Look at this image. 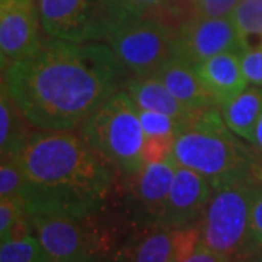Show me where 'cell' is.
<instances>
[{
    "label": "cell",
    "instance_id": "31",
    "mask_svg": "<svg viewBox=\"0 0 262 262\" xmlns=\"http://www.w3.org/2000/svg\"><path fill=\"white\" fill-rule=\"evenodd\" d=\"M252 144L262 153V117L259 122H258V125H256V128H255V136H253Z\"/></svg>",
    "mask_w": 262,
    "mask_h": 262
},
{
    "label": "cell",
    "instance_id": "4",
    "mask_svg": "<svg viewBox=\"0 0 262 262\" xmlns=\"http://www.w3.org/2000/svg\"><path fill=\"white\" fill-rule=\"evenodd\" d=\"M82 139L105 165L130 177L144 166V131L139 106L118 91L83 124Z\"/></svg>",
    "mask_w": 262,
    "mask_h": 262
},
{
    "label": "cell",
    "instance_id": "15",
    "mask_svg": "<svg viewBox=\"0 0 262 262\" xmlns=\"http://www.w3.org/2000/svg\"><path fill=\"white\" fill-rule=\"evenodd\" d=\"M195 70L207 91L219 103H223L248 88L239 53L217 54L196 64Z\"/></svg>",
    "mask_w": 262,
    "mask_h": 262
},
{
    "label": "cell",
    "instance_id": "3",
    "mask_svg": "<svg viewBox=\"0 0 262 262\" xmlns=\"http://www.w3.org/2000/svg\"><path fill=\"white\" fill-rule=\"evenodd\" d=\"M233 134L220 110H204L177 136L172 158L181 166L203 175L217 189L255 169L251 150Z\"/></svg>",
    "mask_w": 262,
    "mask_h": 262
},
{
    "label": "cell",
    "instance_id": "26",
    "mask_svg": "<svg viewBox=\"0 0 262 262\" xmlns=\"http://www.w3.org/2000/svg\"><path fill=\"white\" fill-rule=\"evenodd\" d=\"M173 136H147L143 144V162L147 163H159L172 158L173 155Z\"/></svg>",
    "mask_w": 262,
    "mask_h": 262
},
{
    "label": "cell",
    "instance_id": "14",
    "mask_svg": "<svg viewBox=\"0 0 262 262\" xmlns=\"http://www.w3.org/2000/svg\"><path fill=\"white\" fill-rule=\"evenodd\" d=\"M169 89L179 102L192 110H211L220 108L213 95L207 91L200 76L196 75L195 66L189 64L177 57L170 58L162 66L155 75Z\"/></svg>",
    "mask_w": 262,
    "mask_h": 262
},
{
    "label": "cell",
    "instance_id": "19",
    "mask_svg": "<svg viewBox=\"0 0 262 262\" xmlns=\"http://www.w3.org/2000/svg\"><path fill=\"white\" fill-rule=\"evenodd\" d=\"M0 262H47L37 236L29 233L0 245Z\"/></svg>",
    "mask_w": 262,
    "mask_h": 262
},
{
    "label": "cell",
    "instance_id": "11",
    "mask_svg": "<svg viewBox=\"0 0 262 262\" xmlns=\"http://www.w3.org/2000/svg\"><path fill=\"white\" fill-rule=\"evenodd\" d=\"M47 262H88L91 255L82 220L63 214L29 215Z\"/></svg>",
    "mask_w": 262,
    "mask_h": 262
},
{
    "label": "cell",
    "instance_id": "2",
    "mask_svg": "<svg viewBox=\"0 0 262 262\" xmlns=\"http://www.w3.org/2000/svg\"><path fill=\"white\" fill-rule=\"evenodd\" d=\"M27 214H63L84 220L102 210L113 170L82 137L67 131L32 134L19 155Z\"/></svg>",
    "mask_w": 262,
    "mask_h": 262
},
{
    "label": "cell",
    "instance_id": "9",
    "mask_svg": "<svg viewBox=\"0 0 262 262\" xmlns=\"http://www.w3.org/2000/svg\"><path fill=\"white\" fill-rule=\"evenodd\" d=\"M175 166L177 162L170 158L159 163H147L140 172L130 175L127 206L134 225L141 229L163 226Z\"/></svg>",
    "mask_w": 262,
    "mask_h": 262
},
{
    "label": "cell",
    "instance_id": "29",
    "mask_svg": "<svg viewBox=\"0 0 262 262\" xmlns=\"http://www.w3.org/2000/svg\"><path fill=\"white\" fill-rule=\"evenodd\" d=\"M251 236L253 245L262 248V187L259 185L252 201L251 208Z\"/></svg>",
    "mask_w": 262,
    "mask_h": 262
},
{
    "label": "cell",
    "instance_id": "22",
    "mask_svg": "<svg viewBox=\"0 0 262 262\" xmlns=\"http://www.w3.org/2000/svg\"><path fill=\"white\" fill-rule=\"evenodd\" d=\"M25 189V177L20 166L19 155L2 156L0 163V198H20Z\"/></svg>",
    "mask_w": 262,
    "mask_h": 262
},
{
    "label": "cell",
    "instance_id": "7",
    "mask_svg": "<svg viewBox=\"0 0 262 262\" xmlns=\"http://www.w3.org/2000/svg\"><path fill=\"white\" fill-rule=\"evenodd\" d=\"M41 27L50 38L91 42L105 38L106 16L99 0H35Z\"/></svg>",
    "mask_w": 262,
    "mask_h": 262
},
{
    "label": "cell",
    "instance_id": "32",
    "mask_svg": "<svg viewBox=\"0 0 262 262\" xmlns=\"http://www.w3.org/2000/svg\"><path fill=\"white\" fill-rule=\"evenodd\" d=\"M241 262H262V253L256 255V256H249L248 259H245V261Z\"/></svg>",
    "mask_w": 262,
    "mask_h": 262
},
{
    "label": "cell",
    "instance_id": "30",
    "mask_svg": "<svg viewBox=\"0 0 262 262\" xmlns=\"http://www.w3.org/2000/svg\"><path fill=\"white\" fill-rule=\"evenodd\" d=\"M181 262H234L232 258L226 256L223 253L215 252L213 249L207 248L206 245H203L200 242L198 248L195 249V252L192 255H189L187 259Z\"/></svg>",
    "mask_w": 262,
    "mask_h": 262
},
{
    "label": "cell",
    "instance_id": "10",
    "mask_svg": "<svg viewBox=\"0 0 262 262\" xmlns=\"http://www.w3.org/2000/svg\"><path fill=\"white\" fill-rule=\"evenodd\" d=\"M39 12L34 0H10L0 6L2 72L34 54L41 46Z\"/></svg>",
    "mask_w": 262,
    "mask_h": 262
},
{
    "label": "cell",
    "instance_id": "18",
    "mask_svg": "<svg viewBox=\"0 0 262 262\" xmlns=\"http://www.w3.org/2000/svg\"><path fill=\"white\" fill-rule=\"evenodd\" d=\"M172 232L166 227L146 229L124 249V262H172Z\"/></svg>",
    "mask_w": 262,
    "mask_h": 262
},
{
    "label": "cell",
    "instance_id": "23",
    "mask_svg": "<svg viewBox=\"0 0 262 262\" xmlns=\"http://www.w3.org/2000/svg\"><path fill=\"white\" fill-rule=\"evenodd\" d=\"M139 117H140L141 127H143L146 137L147 136H173V137H177L179 133L185 128L184 124H181L166 114L139 108Z\"/></svg>",
    "mask_w": 262,
    "mask_h": 262
},
{
    "label": "cell",
    "instance_id": "1",
    "mask_svg": "<svg viewBox=\"0 0 262 262\" xmlns=\"http://www.w3.org/2000/svg\"><path fill=\"white\" fill-rule=\"evenodd\" d=\"M127 72L108 44L50 38L2 76L25 120L39 130L69 131L106 102Z\"/></svg>",
    "mask_w": 262,
    "mask_h": 262
},
{
    "label": "cell",
    "instance_id": "20",
    "mask_svg": "<svg viewBox=\"0 0 262 262\" xmlns=\"http://www.w3.org/2000/svg\"><path fill=\"white\" fill-rule=\"evenodd\" d=\"M166 0H102V8L108 20H121L147 16Z\"/></svg>",
    "mask_w": 262,
    "mask_h": 262
},
{
    "label": "cell",
    "instance_id": "8",
    "mask_svg": "<svg viewBox=\"0 0 262 262\" xmlns=\"http://www.w3.org/2000/svg\"><path fill=\"white\" fill-rule=\"evenodd\" d=\"M249 39L239 31L232 16H200L179 31L175 38V57L196 66L223 53H242Z\"/></svg>",
    "mask_w": 262,
    "mask_h": 262
},
{
    "label": "cell",
    "instance_id": "6",
    "mask_svg": "<svg viewBox=\"0 0 262 262\" xmlns=\"http://www.w3.org/2000/svg\"><path fill=\"white\" fill-rule=\"evenodd\" d=\"M175 34L150 18L108 20L105 41L134 76H155L175 57Z\"/></svg>",
    "mask_w": 262,
    "mask_h": 262
},
{
    "label": "cell",
    "instance_id": "28",
    "mask_svg": "<svg viewBox=\"0 0 262 262\" xmlns=\"http://www.w3.org/2000/svg\"><path fill=\"white\" fill-rule=\"evenodd\" d=\"M241 0H198L203 16L225 18L230 16Z\"/></svg>",
    "mask_w": 262,
    "mask_h": 262
},
{
    "label": "cell",
    "instance_id": "5",
    "mask_svg": "<svg viewBox=\"0 0 262 262\" xmlns=\"http://www.w3.org/2000/svg\"><path fill=\"white\" fill-rule=\"evenodd\" d=\"M259 187L249 173L217 188L201 217V244L232 258L245 261L256 249L251 236V208Z\"/></svg>",
    "mask_w": 262,
    "mask_h": 262
},
{
    "label": "cell",
    "instance_id": "16",
    "mask_svg": "<svg viewBox=\"0 0 262 262\" xmlns=\"http://www.w3.org/2000/svg\"><path fill=\"white\" fill-rule=\"evenodd\" d=\"M226 125L236 136L252 143L255 128L262 117V88L249 86L241 94L220 103Z\"/></svg>",
    "mask_w": 262,
    "mask_h": 262
},
{
    "label": "cell",
    "instance_id": "24",
    "mask_svg": "<svg viewBox=\"0 0 262 262\" xmlns=\"http://www.w3.org/2000/svg\"><path fill=\"white\" fill-rule=\"evenodd\" d=\"M172 232V262H181L195 252L201 242V227L200 223L170 229Z\"/></svg>",
    "mask_w": 262,
    "mask_h": 262
},
{
    "label": "cell",
    "instance_id": "21",
    "mask_svg": "<svg viewBox=\"0 0 262 262\" xmlns=\"http://www.w3.org/2000/svg\"><path fill=\"white\" fill-rule=\"evenodd\" d=\"M239 31L248 38L262 41V0H241L230 15Z\"/></svg>",
    "mask_w": 262,
    "mask_h": 262
},
{
    "label": "cell",
    "instance_id": "34",
    "mask_svg": "<svg viewBox=\"0 0 262 262\" xmlns=\"http://www.w3.org/2000/svg\"><path fill=\"white\" fill-rule=\"evenodd\" d=\"M99 2H101V3H102V0H99Z\"/></svg>",
    "mask_w": 262,
    "mask_h": 262
},
{
    "label": "cell",
    "instance_id": "27",
    "mask_svg": "<svg viewBox=\"0 0 262 262\" xmlns=\"http://www.w3.org/2000/svg\"><path fill=\"white\" fill-rule=\"evenodd\" d=\"M241 61L248 83L262 88V44L249 46L242 51Z\"/></svg>",
    "mask_w": 262,
    "mask_h": 262
},
{
    "label": "cell",
    "instance_id": "25",
    "mask_svg": "<svg viewBox=\"0 0 262 262\" xmlns=\"http://www.w3.org/2000/svg\"><path fill=\"white\" fill-rule=\"evenodd\" d=\"M28 217L24 201L20 198L6 196L0 198V239L2 242L9 241L16 226Z\"/></svg>",
    "mask_w": 262,
    "mask_h": 262
},
{
    "label": "cell",
    "instance_id": "13",
    "mask_svg": "<svg viewBox=\"0 0 262 262\" xmlns=\"http://www.w3.org/2000/svg\"><path fill=\"white\" fill-rule=\"evenodd\" d=\"M125 92L140 110L166 114L187 128L204 110H192L179 102L155 76H134L125 82Z\"/></svg>",
    "mask_w": 262,
    "mask_h": 262
},
{
    "label": "cell",
    "instance_id": "17",
    "mask_svg": "<svg viewBox=\"0 0 262 262\" xmlns=\"http://www.w3.org/2000/svg\"><path fill=\"white\" fill-rule=\"evenodd\" d=\"M25 117L19 111L16 103L10 98L5 83L0 91V153L20 155L29 137L25 127ZM27 121V120H25Z\"/></svg>",
    "mask_w": 262,
    "mask_h": 262
},
{
    "label": "cell",
    "instance_id": "12",
    "mask_svg": "<svg viewBox=\"0 0 262 262\" xmlns=\"http://www.w3.org/2000/svg\"><path fill=\"white\" fill-rule=\"evenodd\" d=\"M213 191L208 179L177 163L162 227L178 229L196 223L204 214Z\"/></svg>",
    "mask_w": 262,
    "mask_h": 262
},
{
    "label": "cell",
    "instance_id": "33",
    "mask_svg": "<svg viewBox=\"0 0 262 262\" xmlns=\"http://www.w3.org/2000/svg\"><path fill=\"white\" fill-rule=\"evenodd\" d=\"M10 0H0V6H2V5H6V3H9Z\"/></svg>",
    "mask_w": 262,
    "mask_h": 262
}]
</instances>
